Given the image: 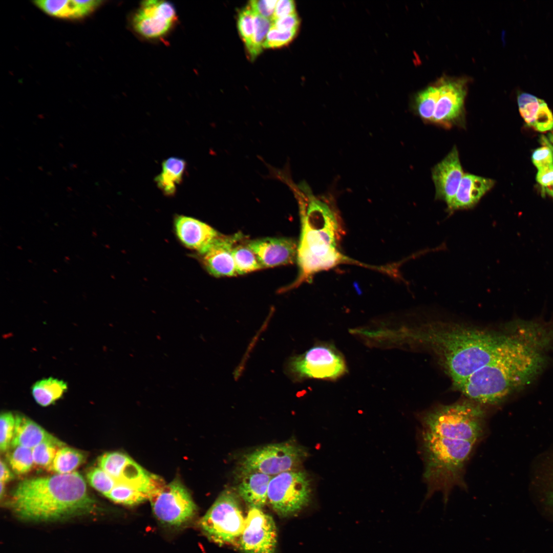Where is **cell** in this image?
I'll use <instances>...</instances> for the list:
<instances>
[{
    "mask_svg": "<svg viewBox=\"0 0 553 553\" xmlns=\"http://www.w3.org/2000/svg\"><path fill=\"white\" fill-rule=\"evenodd\" d=\"M552 340L553 330L546 324L519 322L503 349L457 388L480 405L499 403L541 373Z\"/></svg>",
    "mask_w": 553,
    "mask_h": 553,
    "instance_id": "1",
    "label": "cell"
},
{
    "mask_svg": "<svg viewBox=\"0 0 553 553\" xmlns=\"http://www.w3.org/2000/svg\"><path fill=\"white\" fill-rule=\"evenodd\" d=\"M297 199L301 222L297 247L299 274L291 289L315 273L353 260L339 249L344 228L334 200L329 195L315 196L305 181L289 185Z\"/></svg>",
    "mask_w": 553,
    "mask_h": 553,
    "instance_id": "2",
    "label": "cell"
},
{
    "mask_svg": "<svg viewBox=\"0 0 553 553\" xmlns=\"http://www.w3.org/2000/svg\"><path fill=\"white\" fill-rule=\"evenodd\" d=\"M409 336L436 355L457 388L502 349L509 331L436 323L422 326Z\"/></svg>",
    "mask_w": 553,
    "mask_h": 553,
    "instance_id": "3",
    "label": "cell"
},
{
    "mask_svg": "<svg viewBox=\"0 0 553 553\" xmlns=\"http://www.w3.org/2000/svg\"><path fill=\"white\" fill-rule=\"evenodd\" d=\"M11 505L23 518L47 520L90 511L94 501L83 477L74 472L21 481L12 492Z\"/></svg>",
    "mask_w": 553,
    "mask_h": 553,
    "instance_id": "4",
    "label": "cell"
},
{
    "mask_svg": "<svg viewBox=\"0 0 553 553\" xmlns=\"http://www.w3.org/2000/svg\"><path fill=\"white\" fill-rule=\"evenodd\" d=\"M421 435L423 478L427 487L424 501L435 493L440 492L446 504L453 488H466L465 466L476 443L442 437L423 431Z\"/></svg>",
    "mask_w": 553,
    "mask_h": 553,
    "instance_id": "5",
    "label": "cell"
},
{
    "mask_svg": "<svg viewBox=\"0 0 553 553\" xmlns=\"http://www.w3.org/2000/svg\"><path fill=\"white\" fill-rule=\"evenodd\" d=\"M422 431L451 439L476 443L485 431V412L470 399L437 406L420 417Z\"/></svg>",
    "mask_w": 553,
    "mask_h": 553,
    "instance_id": "6",
    "label": "cell"
},
{
    "mask_svg": "<svg viewBox=\"0 0 553 553\" xmlns=\"http://www.w3.org/2000/svg\"><path fill=\"white\" fill-rule=\"evenodd\" d=\"M285 372L294 382L315 378L336 380L347 372L344 356L332 344L319 343L304 353L290 357Z\"/></svg>",
    "mask_w": 553,
    "mask_h": 553,
    "instance_id": "7",
    "label": "cell"
},
{
    "mask_svg": "<svg viewBox=\"0 0 553 553\" xmlns=\"http://www.w3.org/2000/svg\"><path fill=\"white\" fill-rule=\"evenodd\" d=\"M245 518L237 496L230 491L222 492L200 520L205 535L219 545L232 544L239 538Z\"/></svg>",
    "mask_w": 553,
    "mask_h": 553,
    "instance_id": "8",
    "label": "cell"
},
{
    "mask_svg": "<svg viewBox=\"0 0 553 553\" xmlns=\"http://www.w3.org/2000/svg\"><path fill=\"white\" fill-rule=\"evenodd\" d=\"M312 492L309 475L305 471L296 469L272 477L268 486L267 500L279 515L286 517L306 507L311 501Z\"/></svg>",
    "mask_w": 553,
    "mask_h": 553,
    "instance_id": "9",
    "label": "cell"
},
{
    "mask_svg": "<svg viewBox=\"0 0 553 553\" xmlns=\"http://www.w3.org/2000/svg\"><path fill=\"white\" fill-rule=\"evenodd\" d=\"M307 456L306 450L293 442L269 444L245 455L240 462V473L258 472L273 477L296 470Z\"/></svg>",
    "mask_w": 553,
    "mask_h": 553,
    "instance_id": "10",
    "label": "cell"
},
{
    "mask_svg": "<svg viewBox=\"0 0 553 553\" xmlns=\"http://www.w3.org/2000/svg\"><path fill=\"white\" fill-rule=\"evenodd\" d=\"M148 500L155 516L164 524L180 526L190 520L196 512L190 494L178 479L154 491Z\"/></svg>",
    "mask_w": 553,
    "mask_h": 553,
    "instance_id": "11",
    "label": "cell"
},
{
    "mask_svg": "<svg viewBox=\"0 0 553 553\" xmlns=\"http://www.w3.org/2000/svg\"><path fill=\"white\" fill-rule=\"evenodd\" d=\"M177 20L176 10L169 2L142 1L131 17V26L140 37L149 40L161 39L172 31Z\"/></svg>",
    "mask_w": 553,
    "mask_h": 553,
    "instance_id": "12",
    "label": "cell"
},
{
    "mask_svg": "<svg viewBox=\"0 0 553 553\" xmlns=\"http://www.w3.org/2000/svg\"><path fill=\"white\" fill-rule=\"evenodd\" d=\"M238 541L243 553H274L277 531L273 519L261 508L250 507Z\"/></svg>",
    "mask_w": 553,
    "mask_h": 553,
    "instance_id": "13",
    "label": "cell"
},
{
    "mask_svg": "<svg viewBox=\"0 0 553 553\" xmlns=\"http://www.w3.org/2000/svg\"><path fill=\"white\" fill-rule=\"evenodd\" d=\"M436 82L439 93L432 122L450 126L462 115L467 81L462 78L442 77Z\"/></svg>",
    "mask_w": 553,
    "mask_h": 553,
    "instance_id": "14",
    "label": "cell"
},
{
    "mask_svg": "<svg viewBox=\"0 0 553 553\" xmlns=\"http://www.w3.org/2000/svg\"><path fill=\"white\" fill-rule=\"evenodd\" d=\"M247 245L262 268L291 264L297 260L298 246L291 239L266 238L250 241Z\"/></svg>",
    "mask_w": 553,
    "mask_h": 553,
    "instance_id": "15",
    "label": "cell"
},
{
    "mask_svg": "<svg viewBox=\"0 0 553 553\" xmlns=\"http://www.w3.org/2000/svg\"><path fill=\"white\" fill-rule=\"evenodd\" d=\"M458 151L453 147L432 171L436 197L449 205L454 198L463 176Z\"/></svg>",
    "mask_w": 553,
    "mask_h": 553,
    "instance_id": "16",
    "label": "cell"
},
{
    "mask_svg": "<svg viewBox=\"0 0 553 553\" xmlns=\"http://www.w3.org/2000/svg\"><path fill=\"white\" fill-rule=\"evenodd\" d=\"M174 229L181 243L200 254L205 253L220 234L212 227L193 217L177 216Z\"/></svg>",
    "mask_w": 553,
    "mask_h": 553,
    "instance_id": "17",
    "label": "cell"
},
{
    "mask_svg": "<svg viewBox=\"0 0 553 553\" xmlns=\"http://www.w3.org/2000/svg\"><path fill=\"white\" fill-rule=\"evenodd\" d=\"M239 238V235L231 237L220 235L208 249L201 254L202 262L210 274L216 277L237 274L232 251Z\"/></svg>",
    "mask_w": 553,
    "mask_h": 553,
    "instance_id": "18",
    "label": "cell"
},
{
    "mask_svg": "<svg viewBox=\"0 0 553 553\" xmlns=\"http://www.w3.org/2000/svg\"><path fill=\"white\" fill-rule=\"evenodd\" d=\"M494 181L476 175L464 174L448 209L450 212L474 207L494 186Z\"/></svg>",
    "mask_w": 553,
    "mask_h": 553,
    "instance_id": "19",
    "label": "cell"
},
{
    "mask_svg": "<svg viewBox=\"0 0 553 553\" xmlns=\"http://www.w3.org/2000/svg\"><path fill=\"white\" fill-rule=\"evenodd\" d=\"M517 101L520 113L528 125L541 132L553 129V114L543 99L524 92L518 95Z\"/></svg>",
    "mask_w": 553,
    "mask_h": 553,
    "instance_id": "20",
    "label": "cell"
},
{
    "mask_svg": "<svg viewBox=\"0 0 553 553\" xmlns=\"http://www.w3.org/2000/svg\"><path fill=\"white\" fill-rule=\"evenodd\" d=\"M103 3L95 0L33 1L35 5L49 15L67 19H80L88 16Z\"/></svg>",
    "mask_w": 553,
    "mask_h": 553,
    "instance_id": "21",
    "label": "cell"
},
{
    "mask_svg": "<svg viewBox=\"0 0 553 553\" xmlns=\"http://www.w3.org/2000/svg\"><path fill=\"white\" fill-rule=\"evenodd\" d=\"M14 435L11 446H18L32 449L38 444L49 442L59 447L65 443L55 437L41 427L29 418L22 415L15 416Z\"/></svg>",
    "mask_w": 553,
    "mask_h": 553,
    "instance_id": "22",
    "label": "cell"
},
{
    "mask_svg": "<svg viewBox=\"0 0 553 553\" xmlns=\"http://www.w3.org/2000/svg\"><path fill=\"white\" fill-rule=\"evenodd\" d=\"M238 486V492L250 507L261 508L267 500L268 489L272 476L258 472L245 473Z\"/></svg>",
    "mask_w": 553,
    "mask_h": 553,
    "instance_id": "23",
    "label": "cell"
},
{
    "mask_svg": "<svg viewBox=\"0 0 553 553\" xmlns=\"http://www.w3.org/2000/svg\"><path fill=\"white\" fill-rule=\"evenodd\" d=\"M186 168V161L181 158L171 157L162 163V170L155 178L157 187L165 196L175 195L178 186L182 182Z\"/></svg>",
    "mask_w": 553,
    "mask_h": 553,
    "instance_id": "24",
    "label": "cell"
},
{
    "mask_svg": "<svg viewBox=\"0 0 553 553\" xmlns=\"http://www.w3.org/2000/svg\"><path fill=\"white\" fill-rule=\"evenodd\" d=\"M67 389L65 381L49 377L35 382L32 387L31 393L38 405L47 407L61 398Z\"/></svg>",
    "mask_w": 553,
    "mask_h": 553,
    "instance_id": "25",
    "label": "cell"
},
{
    "mask_svg": "<svg viewBox=\"0 0 553 553\" xmlns=\"http://www.w3.org/2000/svg\"><path fill=\"white\" fill-rule=\"evenodd\" d=\"M84 455L73 448L62 446L58 449L50 471L58 474L71 473L84 460Z\"/></svg>",
    "mask_w": 553,
    "mask_h": 553,
    "instance_id": "26",
    "label": "cell"
},
{
    "mask_svg": "<svg viewBox=\"0 0 553 553\" xmlns=\"http://www.w3.org/2000/svg\"><path fill=\"white\" fill-rule=\"evenodd\" d=\"M438 93V86L436 82L415 95L414 107L418 115L422 119L432 122Z\"/></svg>",
    "mask_w": 553,
    "mask_h": 553,
    "instance_id": "27",
    "label": "cell"
},
{
    "mask_svg": "<svg viewBox=\"0 0 553 553\" xmlns=\"http://www.w3.org/2000/svg\"><path fill=\"white\" fill-rule=\"evenodd\" d=\"M105 496L116 503L127 505H134L148 499L145 493L120 482H117Z\"/></svg>",
    "mask_w": 553,
    "mask_h": 553,
    "instance_id": "28",
    "label": "cell"
},
{
    "mask_svg": "<svg viewBox=\"0 0 553 553\" xmlns=\"http://www.w3.org/2000/svg\"><path fill=\"white\" fill-rule=\"evenodd\" d=\"M254 14V30L249 46L246 48L250 59L254 60L262 51L267 34L272 26V20Z\"/></svg>",
    "mask_w": 553,
    "mask_h": 553,
    "instance_id": "29",
    "label": "cell"
},
{
    "mask_svg": "<svg viewBox=\"0 0 553 553\" xmlns=\"http://www.w3.org/2000/svg\"><path fill=\"white\" fill-rule=\"evenodd\" d=\"M131 459L129 456L123 453L109 452L99 458L98 464L99 467L118 482L124 467Z\"/></svg>",
    "mask_w": 553,
    "mask_h": 553,
    "instance_id": "30",
    "label": "cell"
},
{
    "mask_svg": "<svg viewBox=\"0 0 553 553\" xmlns=\"http://www.w3.org/2000/svg\"><path fill=\"white\" fill-rule=\"evenodd\" d=\"M232 255L237 274H244L262 268L254 252L247 246H235Z\"/></svg>",
    "mask_w": 553,
    "mask_h": 553,
    "instance_id": "31",
    "label": "cell"
},
{
    "mask_svg": "<svg viewBox=\"0 0 553 553\" xmlns=\"http://www.w3.org/2000/svg\"><path fill=\"white\" fill-rule=\"evenodd\" d=\"M13 448L8 457L12 469L17 474L28 472L34 463L32 449L20 446Z\"/></svg>",
    "mask_w": 553,
    "mask_h": 553,
    "instance_id": "32",
    "label": "cell"
},
{
    "mask_svg": "<svg viewBox=\"0 0 553 553\" xmlns=\"http://www.w3.org/2000/svg\"><path fill=\"white\" fill-rule=\"evenodd\" d=\"M60 448L49 442H42L35 446L32 449L34 463L38 467L50 471L56 453Z\"/></svg>",
    "mask_w": 553,
    "mask_h": 553,
    "instance_id": "33",
    "label": "cell"
},
{
    "mask_svg": "<svg viewBox=\"0 0 553 553\" xmlns=\"http://www.w3.org/2000/svg\"><path fill=\"white\" fill-rule=\"evenodd\" d=\"M90 484L98 492L106 496L116 485L117 482L100 467L91 470L87 475Z\"/></svg>",
    "mask_w": 553,
    "mask_h": 553,
    "instance_id": "34",
    "label": "cell"
},
{
    "mask_svg": "<svg viewBox=\"0 0 553 553\" xmlns=\"http://www.w3.org/2000/svg\"><path fill=\"white\" fill-rule=\"evenodd\" d=\"M238 29L246 48L250 44L254 30V14L248 5L238 13Z\"/></svg>",
    "mask_w": 553,
    "mask_h": 553,
    "instance_id": "35",
    "label": "cell"
},
{
    "mask_svg": "<svg viewBox=\"0 0 553 553\" xmlns=\"http://www.w3.org/2000/svg\"><path fill=\"white\" fill-rule=\"evenodd\" d=\"M15 418L10 412L2 413L0 416V449L5 452L11 446L13 439Z\"/></svg>",
    "mask_w": 553,
    "mask_h": 553,
    "instance_id": "36",
    "label": "cell"
},
{
    "mask_svg": "<svg viewBox=\"0 0 553 553\" xmlns=\"http://www.w3.org/2000/svg\"><path fill=\"white\" fill-rule=\"evenodd\" d=\"M296 32H283L274 27L270 28L263 44V48L274 49L289 44L295 37Z\"/></svg>",
    "mask_w": 553,
    "mask_h": 553,
    "instance_id": "37",
    "label": "cell"
},
{
    "mask_svg": "<svg viewBox=\"0 0 553 553\" xmlns=\"http://www.w3.org/2000/svg\"><path fill=\"white\" fill-rule=\"evenodd\" d=\"M277 1L252 0L249 1L248 5L253 13L272 20Z\"/></svg>",
    "mask_w": 553,
    "mask_h": 553,
    "instance_id": "38",
    "label": "cell"
},
{
    "mask_svg": "<svg viewBox=\"0 0 553 553\" xmlns=\"http://www.w3.org/2000/svg\"><path fill=\"white\" fill-rule=\"evenodd\" d=\"M300 20L296 13L272 20V27L283 32H297Z\"/></svg>",
    "mask_w": 553,
    "mask_h": 553,
    "instance_id": "39",
    "label": "cell"
},
{
    "mask_svg": "<svg viewBox=\"0 0 553 553\" xmlns=\"http://www.w3.org/2000/svg\"><path fill=\"white\" fill-rule=\"evenodd\" d=\"M531 158L538 169L553 165L552 150L548 146L540 147L534 151Z\"/></svg>",
    "mask_w": 553,
    "mask_h": 553,
    "instance_id": "40",
    "label": "cell"
},
{
    "mask_svg": "<svg viewBox=\"0 0 553 553\" xmlns=\"http://www.w3.org/2000/svg\"><path fill=\"white\" fill-rule=\"evenodd\" d=\"M295 12V4L293 0L278 1L271 20L293 14Z\"/></svg>",
    "mask_w": 553,
    "mask_h": 553,
    "instance_id": "41",
    "label": "cell"
},
{
    "mask_svg": "<svg viewBox=\"0 0 553 553\" xmlns=\"http://www.w3.org/2000/svg\"><path fill=\"white\" fill-rule=\"evenodd\" d=\"M537 182L547 188L553 185V165L538 169L536 176Z\"/></svg>",
    "mask_w": 553,
    "mask_h": 553,
    "instance_id": "42",
    "label": "cell"
},
{
    "mask_svg": "<svg viewBox=\"0 0 553 553\" xmlns=\"http://www.w3.org/2000/svg\"><path fill=\"white\" fill-rule=\"evenodd\" d=\"M0 481L6 483L13 478V474L7 464L1 459L0 463Z\"/></svg>",
    "mask_w": 553,
    "mask_h": 553,
    "instance_id": "43",
    "label": "cell"
},
{
    "mask_svg": "<svg viewBox=\"0 0 553 553\" xmlns=\"http://www.w3.org/2000/svg\"><path fill=\"white\" fill-rule=\"evenodd\" d=\"M0 485V496L2 498L5 492V483L1 482Z\"/></svg>",
    "mask_w": 553,
    "mask_h": 553,
    "instance_id": "44",
    "label": "cell"
},
{
    "mask_svg": "<svg viewBox=\"0 0 553 553\" xmlns=\"http://www.w3.org/2000/svg\"><path fill=\"white\" fill-rule=\"evenodd\" d=\"M546 190L549 194L553 196V185L550 187L546 188Z\"/></svg>",
    "mask_w": 553,
    "mask_h": 553,
    "instance_id": "45",
    "label": "cell"
},
{
    "mask_svg": "<svg viewBox=\"0 0 553 553\" xmlns=\"http://www.w3.org/2000/svg\"><path fill=\"white\" fill-rule=\"evenodd\" d=\"M548 500L549 503L553 506V489L549 494Z\"/></svg>",
    "mask_w": 553,
    "mask_h": 553,
    "instance_id": "46",
    "label": "cell"
}]
</instances>
